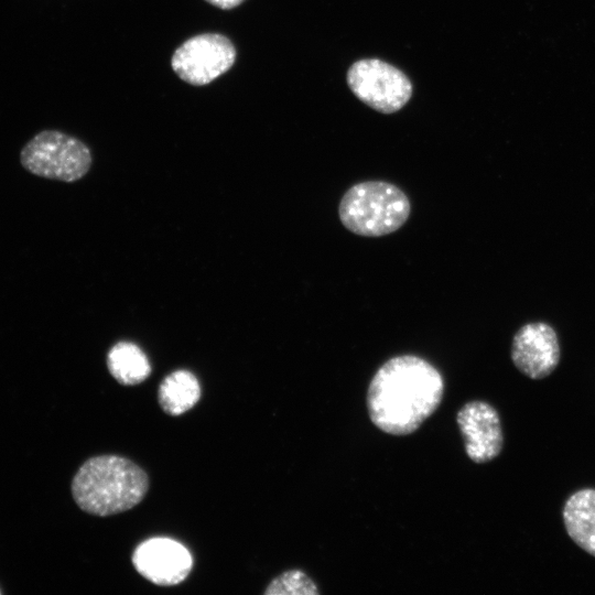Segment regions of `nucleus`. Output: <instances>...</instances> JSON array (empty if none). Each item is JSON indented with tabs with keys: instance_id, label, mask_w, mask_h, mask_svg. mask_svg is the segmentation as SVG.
I'll return each mask as SVG.
<instances>
[{
	"instance_id": "nucleus-3",
	"label": "nucleus",
	"mask_w": 595,
	"mask_h": 595,
	"mask_svg": "<svg viewBox=\"0 0 595 595\" xmlns=\"http://www.w3.org/2000/svg\"><path fill=\"white\" fill-rule=\"evenodd\" d=\"M411 213L407 194L387 181H364L350 186L338 204L343 226L363 237H381L400 229Z\"/></svg>"
},
{
	"instance_id": "nucleus-7",
	"label": "nucleus",
	"mask_w": 595,
	"mask_h": 595,
	"mask_svg": "<svg viewBox=\"0 0 595 595\" xmlns=\"http://www.w3.org/2000/svg\"><path fill=\"white\" fill-rule=\"evenodd\" d=\"M132 563L148 581L171 586L187 577L193 560L190 551L180 542L170 538H152L136 548Z\"/></svg>"
},
{
	"instance_id": "nucleus-14",
	"label": "nucleus",
	"mask_w": 595,
	"mask_h": 595,
	"mask_svg": "<svg viewBox=\"0 0 595 595\" xmlns=\"http://www.w3.org/2000/svg\"><path fill=\"white\" fill-rule=\"evenodd\" d=\"M205 1L219 9L229 10L241 4L245 0H205Z\"/></svg>"
},
{
	"instance_id": "nucleus-4",
	"label": "nucleus",
	"mask_w": 595,
	"mask_h": 595,
	"mask_svg": "<svg viewBox=\"0 0 595 595\" xmlns=\"http://www.w3.org/2000/svg\"><path fill=\"white\" fill-rule=\"evenodd\" d=\"M91 161L90 150L84 142L57 130L39 132L20 152V162L30 173L67 183L84 177Z\"/></svg>"
},
{
	"instance_id": "nucleus-1",
	"label": "nucleus",
	"mask_w": 595,
	"mask_h": 595,
	"mask_svg": "<svg viewBox=\"0 0 595 595\" xmlns=\"http://www.w3.org/2000/svg\"><path fill=\"white\" fill-rule=\"evenodd\" d=\"M444 393L440 371L414 355L388 359L374 375L367 391L371 422L392 435H407L437 409Z\"/></svg>"
},
{
	"instance_id": "nucleus-13",
	"label": "nucleus",
	"mask_w": 595,
	"mask_h": 595,
	"mask_svg": "<svg viewBox=\"0 0 595 595\" xmlns=\"http://www.w3.org/2000/svg\"><path fill=\"white\" fill-rule=\"evenodd\" d=\"M318 593L312 578L301 570L283 572L273 578L264 591L266 595H317Z\"/></svg>"
},
{
	"instance_id": "nucleus-11",
	"label": "nucleus",
	"mask_w": 595,
	"mask_h": 595,
	"mask_svg": "<svg viewBox=\"0 0 595 595\" xmlns=\"http://www.w3.org/2000/svg\"><path fill=\"white\" fill-rule=\"evenodd\" d=\"M201 398L197 378L187 370H176L166 376L159 387L158 400L169 415H181L191 410Z\"/></svg>"
},
{
	"instance_id": "nucleus-2",
	"label": "nucleus",
	"mask_w": 595,
	"mask_h": 595,
	"mask_svg": "<svg viewBox=\"0 0 595 595\" xmlns=\"http://www.w3.org/2000/svg\"><path fill=\"white\" fill-rule=\"evenodd\" d=\"M149 488L147 473L117 455L90 457L78 468L72 494L78 507L95 516H111L137 506Z\"/></svg>"
},
{
	"instance_id": "nucleus-8",
	"label": "nucleus",
	"mask_w": 595,
	"mask_h": 595,
	"mask_svg": "<svg viewBox=\"0 0 595 595\" xmlns=\"http://www.w3.org/2000/svg\"><path fill=\"white\" fill-rule=\"evenodd\" d=\"M464 439L465 452L474 463H487L496 458L504 446L499 414L484 401L464 404L456 415Z\"/></svg>"
},
{
	"instance_id": "nucleus-15",
	"label": "nucleus",
	"mask_w": 595,
	"mask_h": 595,
	"mask_svg": "<svg viewBox=\"0 0 595 595\" xmlns=\"http://www.w3.org/2000/svg\"><path fill=\"white\" fill-rule=\"evenodd\" d=\"M0 594H1V591H0Z\"/></svg>"
},
{
	"instance_id": "nucleus-9",
	"label": "nucleus",
	"mask_w": 595,
	"mask_h": 595,
	"mask_svg": "<svg viewBox=\"0 0 595 595\" xmlns=\"http://www.w3.org/2000/svg\"><path fill=\"white\" fill-rule=\"evenodd\" d=\"M511 359L516 368L531 379L551 375L560 361L555 331L547 323H528L515 334Z\"/></svg>"
},
{
	"instance_id": "nucleus-5",
	"label": "nucleus",
	"mask_w": 595,
	"mask_h": 595,
	"mask_svg": "<svg viewBox=\"0 0 595 595\" xmlns=\"http://www.w3.org/2000/svg\"><path fill=\"white\" fill-rule=\"evenodd\" d=\"M354 95L382 113L400 110L412 95V84L404 73L378 58L355 62L347 72Z\"/></svg>"
},
{
	"instance_id": "nucleus-10",
	"label": "nucleus",
	"mask_w": 595,
	"mask_h": 595,
	"mask_svg": "<svg viewBox=\"0 0 595 595\" xmlns=\"http://www.w3.org/2000/svg\"><path fill=\"white\" fill-rule=\"evenodd\" d=\"M562 516L569 537L595 556V489L585 488L572 494L564 504Z\"/></svg>"
},
{
	"instance_id": "nucleus-12",
	"label": "nucleus",
	"mask_w": 595,
	"mask_h": 595,
	"mask_svg": "<svg viewBox=\"0 0 595 595\" xmlns=\"http://www.w3.org/2000/svg\"><path fill=\"white\" fill-rule=\"evenodd\" d=\"M107 366L110 375L125 386L138 385L151 372L147 355L139 346L130 342H119L111 347Z\"/></svg>"
},
{
	"instance_id": "nucleus-6",
	"label": "nucleus",
	"mask_w": 595,
	"mask_h": 595,
	"mask_svg": "<svg viewBox=\"0 0 595 595\" xmlns=\"http://www.w3.org/2000/svg\"><path fill=\"white\" fill-rule=\"evenodd\" d=\"M235 61L236 50L228 37L204 33L178 46L172 55L171 66L182 80L203 86L226 73Z\"/></svg>"
}]
</instances>
